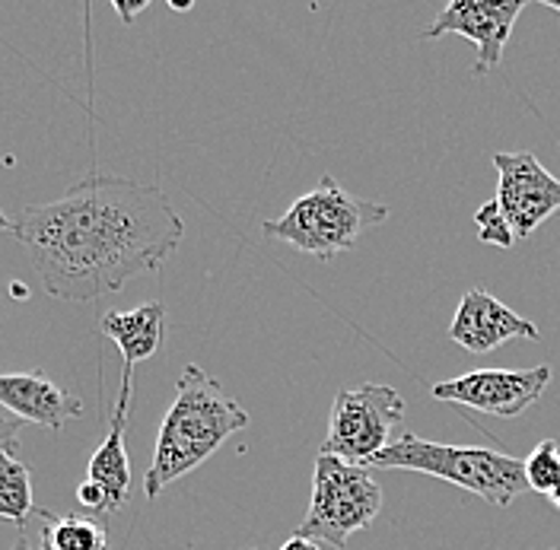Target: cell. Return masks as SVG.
I'll return each mask as SVG.
<instances>
[{
	"label": "cell",
	"instance_id": "cell-1",
	"mask_svg": "<svg viewBox=\"0 0 560 550\" xmlns=\"http://www.w3.org/2000/svg\"><path fill=\"white\" fill-rule=\"evenodd\" d=\"M10 233L48 296L93 303L160 271L182 245L185 223L160 185L86 175L58 201L26 207Z\"/></svg>",
	"mask_w": 560,
	"mask_h": 550
},
{
	"label": "cell",
	"instance_id": "cell-2",
	"mask_svg": "<svg viewBox=\"0 0 560 550\" xmlns=\"http://www.w3.org/2000/svg\"><path fill=\"white\" fill-rule=\"evenodd\" d=\"M248 426V411L201 366L188 363L175 385V398L160 423L153 461L143 475L147 500H156L166 487L188 471L201 468L233 433Z\"/></svg>",
	"mask_w": 560,
	"mask_h": 550
},
{
	"label": "cell",
	"instance_id": "cell-3",
	"mask_svg": "<svg viewBox=\"0 0 560 550\" xmlns=\"http://www.w3.org/2000/svg\"><path fill=\"white\" fill-rule=\"evenodd\" d=\"M370 468H401V471H420L430 478L455 483L485 503L506 510L516 496L528 490L525 468L520 458L503 455L497 448L485 446H443L427 443L415 433H401L388 448L370 458Z\"/></svg>",
	"mask_w": 560,
	"mask_h": 550
},
{
	"label": "cell",
	"instance_id": "cell-4",
	"mask_svg": "<svg viewBox=\"0 0 560 550\" xmlns=\"http://www.w3.org/2000/svg\"><path fill=\"white\" fill-rule=\"evenodd\" d=\"M388 220V207L345 191L331 175H322L313 191L300 195L278 220H265L268 239L287 242L318 261H335L350 251L360 236Z\"/></svg>",
	"mask_w": 560,
	"mask_h": 550
},
{
	"label": "cell",
	"instance_id": "cell-5",
	"mask_svg": "<svg viewBox=\"0 0 560 550\" xmlns=\"http://www.w3.org/2000/svg\"><path fill=\"white\" fill-rule=\"evenodd\" d=\"M383 510V487L363 465H348L335 455L315 458L310 513L293 535L318 545L348 548L350 535L373 525Z\"/></svg>",
	"mask_w": 560,
	"mask_h": 550
},
{
	"label": "cell",
	"instance_id": "cell-6",
	"mask_svg": "<svg viewBox=\"0 0 560 550\" xmlns=\"http://www.w3.org/2000/svg\"><path fill=\"white\" fill-rule=\"evenodd\" d=\"M405 420V398L380 382H366L360 388H341L331 401L328 433L322 440V455H335L348 465H370L398 436L395 426Z\"/></svg>",
	"mask_w": 560,
	"mask_h": 550
},
{
	"label": "cell",
	"instance_id": "cell-7",
	"mask_svg": "<svg viewBox=\"0 0 560 550\" xmlns=\"http://www.w3.org/2000/svg\"><path fill=\"white\" fill-rule=\"evenodd\" d=\"M497 166V195L503 220L516 239H528L551 213L560 210V178L548 173L535 153H493Z\"/></svg>",
	"mask_w": 560,
	"mask_h": 550
},
{
	"label": "cell",
	"instance_id": "cell-8",
	"mask_svg": "<svg viewBox=\"0 0 560 550\" xmlns=\"http://www.w3.org/2000/svg\"><path fill=\"white\" fill-rule=\"evenodd\" d=\"M548 385H551L548 363L532 370H475L458 378L436 382L433 398L490 417H520L545 395Z\"/></svg>",
	"mask_w": 560,
	"mask_h": 550
},
{
	"label": "cell",
	"instance_id": "cell-9",
	"mask_svg": "<svg viewBox=\"0 0 560 550\" xmlns=\"http://www.w3.org/2000/svg\"><path fill=\"white\" fill-rule=\"evenodd\" d=\"M523 0H453L443 13L423 30V38L465 35L475 42V77H488L503 65V48L513 35L516 16L523 13Z\"/></svg>",
	"mask_w": 560,
	"mask_h": 550
},
{
	"label": "cell",
	"instance_id": "cell-10",
	"mask_svg": "<svg viewBox=\"0 0 560 550\" xmlns=\"http://www.w3.org/2000/svg\"><path fill=\"white\" fill-rule=\"evenodd\" d=\"M538 341L541 331L535 321L503 306L488 290H468L455 309V318L450 321V341L465 347L468 353H490L506 341Z\"/></svg>",
	"mask_w": 560,
	"mask_h": 550
},
{
	"label": "cell",
	"instance_id": "cell-11",
	"mask_svg": "<svg viewBox=\"0 0 560 550\" xmlns=\"http://www.w3.org/2000/svg\"><path fill=\"white\" fill-rule=\"evenodd\" d=\"M0 405L16 413V420L35 423L48 433H61L68 420L83 417V405L38 370L0 376Z\"/></svg>",
	"mask_w": 560,
	"mask_h": 550
},
{
	"label": "cell",
	"instance_id": "cell-12",
	"mask_svg": "<svg viewBox=\"0 0 560 550\" xmlns=\"http://www.w3.org/2000/svg\"><path fill=\"white\" fill-rule=\"evenodd\" d=\"M131 388H135V366H125L118 401L112 408V420H108V433H105L103 446L93 452L90 468H86V481H93L103 490L105 500H108V513H118L128 500V490H131V461H128V448H125Z\"/></svg>",
	"mask_w": 560,
	"mask_h": 550
},
{
	"label": "cell",
	"instance_id": "cell-13",
	"mask_svg": "<svg viewBox=\"0 0 560 550\" xmlns=\"http://www.w3.org/2000/svg\"><path fill=\"white\" fill-rule=\"evenodd\" d=\"M103 335L108 341H115L125 366H135L150 360L160 344H163V331H166V306L163 303H143L131 312H108L100 321Z\"/></svg>",
	"mask_w": 560,
	"mask_h": 550
},
{
	"label": "cell",
	"instance_id": "cell-14",
	"mask_svg": "<svg viewBox=\"0 0 560 550\" xmlns=\"http://www.w3.org/2000/svg\"><path fill=\"white\" fill-rule=\"evenodd\" d=\"M42 516V550H112L108 531L90 516H55L51 510H35Z\"/></svg>",
	"mask_w": 560,
	"mask_h": 550
},
{
	"label": "cell",
	"instance_id": "cell-15",
	"mask_svg": "<svg viewBox=\"0 0 560 550\" xmlns=\"http://www.w3.org/2000/svg\"><path fill=\"white\" fill-rule=\"evenodd\" d=\"M33 475L26 468L23 458H16V452H3L0 455V518L20 525V531L26 528V518L33 516Z\"/></svg>",
	"mask_w": 560,
	"mask_h": 550
},
{
	"label": "cell",
	"instance_id": "cell-16",
	"mask_svg": "<svg viewBox=\"0 0 560 550\" xmlns=\"http://www.w3.org/2000/svg\"><path fill=\"white\" fill-rule=\"evenodd\" d=\"M525 483L535 493H551L560 483V446L555 440H541L538 446L525 455Z\"/></svg>",
	"mask_w": 560,
	"mask_h": 550
},
{
	"label": "cell",
	"instance_id": "cell-17",
	"mask_svg": "<svg viewBox=\"0 0 560 550\" xmlns=\"http://www.w3.org/2000/svg\"><path fill=\"white\" fill-rule=\"evenodd\" d=\"M475 230H478V239L488 242V245H500V248H513L516 236L510 230V223L503 220L497 201L490 198L488 204H481L475 210Z\"/></svg>",
	"mask_w": 560,
	"mask_h": 550
},
{
	"label": "cell",
	"instance_id": "cell-18",
	"mask_svg": "<svg viewBox=\"0 0 560 550\" xmlns=\"http://www.w3.org/2000/svg\"><path fill=\"white\" fill-rule=\"evenodd\" d=\"M20 430H23V420L0 417V455H3V452H16V448H20Z\"/></svg>",
	"mask_w": 560,
	"mask_h": 550
},
{
	"label": "cell",
	"instance_id": "cell-19",
	"mask_svg": "<svg viewBox=\"0 0 560 550\" xmlns=\"http://www.w3.org/2000/svg\"><path fill=\"white\" fill-rule=\"evenodd\" d=\"M112 7H115V13L121 16V23H125V26H131V23H135V16L147 10V0H140V3H121V0H115Z\"/></svg>",
	"mask_w": 560,
	"mask_h": 550
},
{
	"label": "cell",
	"instance_id": "cell-20",
	"mask_svg": "<svg viewBox=\"0 0 560 550\" xmlns=\"http://www.w3.org/2000/svg\"><path fill=\"white\" fill-rule=\"evenodd\" d=\"M280 550H322V545H318V541H310V538H300V535H290L287 545Z\"/></svg>",
	"mask_w": 560,
	"mask_h": 550
},
{
	"label": "cell",
	"instance_id": "cell-21",
	"mask_svg": "<svg viewBox=\"0 0 560 550\" xmlns=\"http://www.w3.org/2000/svg\"><path fill=\"white\" fill-rule=\"evenodd\" d=\"M26 535H30V531L23 528V531H20V538H16V545H13V548H10V550H42V548H33Z\"/></svg>",
	"mask_w": 560,
	"mask_h": 550
},
{
	"label": "cell",
	"instance_id": "cell-22",
	"mask_svg": "<svg viewBox=\"0 0 560 550\" xmlns=\"http://www.w3.org/2000/svg\"><path fill=\"white\" fill-rule=\"evenodd\" d=\"M548 500H551V503H555V506L560 510V483L555 487V490H551V493H548Z\"/></svg>",
	"mask_w": 560,
	"mask_h": 550
},
{
	"label": "cell",
	"instance_id": "cell-23",
	"mask_svg": "<svg viewBox=\"0 0 560 550\" xmlns=\"http://www.w3.org/2000/svg\"><path fill=\"white\" fill-rule=\"evenodd\" d=\"M3 230H13V223H10V220H7V213L0 210V233H3Z\"/></svg>",
	"mask_w": 560,
	"mask_h": 550
},
{
	"label": "cell",
	"instance_id": "cell-24",
	"mask_svg": "<svg viewBox=\"0 0 560 550\" xmlns=\"http://www.w3.org/2000/svg\"><path fill=\"white\" fill-rule=\"evenodd\" d=\"M545 7H548V10H558L560 13V0H545Z\"/></svg>",
	"mask_w": 560,
	"mask_h": 550
},
{
	"label": "cell",
	"instance_id": "cell-25",
	"mask_svg": "<svg viewBox=\"0 0 560 550\" xmlns=\"http://www.w3.org/2000/svg\"><path fill=\"white\" fill-rule=\"evenodd\" d=\"M252 550H255V548H252Z\"/></svg>",
	"mask_w": 560,
	"mask_h": 550
}]
</instances>
